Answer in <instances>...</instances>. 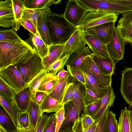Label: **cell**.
<instances>
[{
	"mask_svg": "<svg viewBox=\"0 0 132 132\" xmlns=\"http://www.w3.org/2000/svg\"><path fill=\"white\" fill-rule=\"evenodd\" d=\"M67 132H73L72 130H71V131H69Z\"/></svg>",
	"mask_w": 132,
	"mask_h": 132,
	"instance_id": "cell-59",
	"label": "cell"
},
{
	"mask_svg": "<svg viewBox=\"0 0 132 132\" xmlns=\"http://www.w3.org/2000/svg\"><path fill=\"white\" fill-rule=\"evenodd\" d=\"M84 85L85 88L84 98V106L93 103L100 98L86 85Z\"/></svg>",
	"mask_w": 132,
	"mask_h": 132,
	"instance_id": "cell-43",
	"label": "cell"
},
{
	"mask_svg": "<svg viewBox=\"0 0 132 132\" xmlns=\"http://www.w3.org/2000/svg\"><path fill=\"white\" fill-rule=\"evenodd\" d=\"M61 0H24L26 8L30 9H40L49 7L53 4H60Z\"/></svg>",
	"mask_w": 132,
	"mask_h": 132,
	"instance_id": "cell-34",
	"label": "cell"
},
{
	"mask_svg": "<svg viewBox=\"0 0 132 132\" xmlns=\"http://www.w3.org/2000/svg\"><path fill=\"white\" fill-rule=\"evenodd\" d=\"M52 12L49 7L36 9L26 8L23 16L33 24L37 30V22L39 17L43 15H50Z\"/></svg>",
	"mask_w": 132,
	"mask_h": 132,
	"instance_id": "cell-29",
	"label": "cell"
},
{
	"mask_svg": "<svg viewBox=\"0 0 132 132\" xmlns=\"http://www.w3.org/2000/svg\"><path fill=\"white\" fill-rule=\"evenodd\" d=\"M73 79V77L69 73L64 78L58 79L53 90L49 95L58 101L61 105L68 84L72 81Z\"/></svg>",
	"mask_w": 132,
	"mask_h": 132,
	"instance_id": "cell-20",
	"label": "cell"
},
{
	"mask_svg": "<svg viewBox=\"0 0 132 132\" xmlns=\"http://www.w3.org/2000/svg\"><path fill=\"white\" fill-rule=\"evenodd\" d=\"M36 54L22 39L15 42H0V70L18 63H25Z\"/></svg>",
	"mask_w": 132,
	"mask_h": 132,
	"instance_id": "cell-1",
	"label": "cell"
},
{
	"mask_svg": "<svg viewBox=\"0 0 132 132\" xmlns=\"http://www.w3.org/2000/svg\"><path fill=\"white\" fill-rule=\"evenodd\" d=\"M17 132H36V130L29 127L24 128L18 126Z\"/></svg>",
	"mask_w": 132,
	"mask_h": 132,
	"instance_id": "cell-54",
	"label": "cell"
},
{
	"mask_svg": "<svg viewBox=\"0 0 132 132\" xmlns=\"http://www.w3.org/2000/svg\"><path fill=\"white\" fill-rule=\"evenodd\" d=\"M116 114L111 111H109L107 118V132H118V123Z\"/></svg>",
	"mask_w": 132,
	"mask_h": 132,
	"instance_id": "cell-41",
	"label": "cell"
},
{
	"mask_svg": "<svg viewBox=\"0 0 132 132\" xmlns=\"http://www.w3.org/2000/svg\"><path fill=\"white\" fill-rule=\"evenodd\" d=\"M88 12L77 0H70L67 2L63 14L65 19L69 22L78 27L82 22Z\"/></svg>",
	"mask_w": 132,
	"mask_h": 132,
	"instance_id": "cell-6",
	"label": "cell"
},
{
	"mask_svg": "<svg viewBox=\"0 0 132 132\" xmlns=\"http://www.w3.org/2000/svg\"><path fill=\"white\" fill-rule=\"evenodd\" d=\"M102 98H100L93 103L84 106L83 108L84 113L91 116L93 118L100 109Z\"/></svg>",
	"mask_w": 132,
	"mask_h": 132,
	"instance_id": "cell-39",
	"label": "cell"
},
{
	"mask_svg": "<svg viewBox=\"0 0 132 132\" xmlns=\"http://www.w3.org/2000/svg\"><path fill=\"white\" fill-rule=\"evenodd\" d=\"M18 126L24 128L29 127V120L26 111L20 113L18 116Z\"/></svg>",
	"mask_w": 132,
	"mask_h": 132,
	"instance_id": "cell-51",
	"label": "cell"
},
{
	"mask_svg": "<svg viewBox=\"0 0 132 132\" xmlns=\"http://www.w3.org/2000/svg\"><path fill=\"white\" fill-rule=\"evenodd\" d=\"M37 31L44 41L49 46L52 44L51 34L47 20V15H41L37 22Z\"/></svg>",
	"mask_w": 132,
	"mask_h": 132,
	"instance_id": "cell-25",
	"label": "cell"
},
{
	"mask_svg": "<svg viewBox=\"0 0 132 132\" xmlns=\"http://www.w3.org/2000/svg\"><path fill=\"white\" fill-rule=\"evenodd\" d=\"M115 98V95L111 86L106 94L102 98L100 109L93 118L95 122H98L105 111L112 106Z\"/></svg>",
	"mask_w": 132,
	"mask_h": 132,
	"instance_id": "cell-24",
	"label": "cell"
},
{
	"mask_svg": "<svg viewBox=\"0 0 132 132\" xmlns=\"http://www.w3.org/2000/svg\"><path fill=\"white\" fill-rule=\"evenodd\" d=\"M0 92L9 97L13 98L17 92L0 77Z\"/></svg>",
	"mask_w": 132,
	"mask_h": 132,
	"instance_id": "cell-42",
	"label": "cell"
},
{
	"mask_svg": "<svg viewBox=\"0 0 132 132\" xmlns=\"http://www.w3.org/2000/svg\"><path fill=\"white\" fill-rule=\"evenodd\" d=\"M119 14L117 13L107 12L92 11L86 15L82 22L78 28L84 33L89 29L107 22L117 21Z\"/></svg>",
	"mask_w": 132,
	"mask_h": 132,
	"instance_id": "cell-4",
	"label": "cell"
},
{
	"mask_svg": "<svg viewBox=\"0 0 132 132\" xmlns=\"http://www.w3.org/2000/svg\"><path fill=\"white\" fill-rule=\"evenodd\" d=\"M47 95L44 92L37 91L34 95H32L36 103L41 106L43 100Z\"/></svg>",
	"mask_w": 132,
	"mask_h": 132,
	"instance_id": "cell-53",
	"label": "cell"
},
{
	"mask_svg": "<svg viewBox=\"0 0 132 132\" xmlns=\"http://www.w3.org/2000/svg\"><path fill=\"white\" fill-rule=\"evenodd\" d=\"M125 43L119 36L115 27L109 42L106 45L110 56L116 63L123 58Z\"/></svg>",
	"mask_w": 132,
	"mask_h": 132,
	"instance_id": "cell-8",
	"label": "cell"
},
{
	"mask_svg": "<svg viewBox=\"0 0 132 132\" xmlns=\"http://www.w3.org/2000/svg\"><path fill=\"white\" fill-rule=\"evenodd\" d=\"M84 38L86 44L95 56L99 58H112L106 45L98 38L93 36L85 35Z\"/></svg>",
	"mask_w": 132,
	"mask_h": 132,
	"instance_id": "cell-15",
	"label": "cell"
},
{
	"mask_svg": "<svg viewBox=\"0 0 132 132\" xmlns=\"http://www.w3.org/2000/svg\"><path fill=\"white\" fill-rule=\"evenodd\" d=\"M14 21L12 0L0 1V26L4 28L12 26Z\"/></svg>",
	"mask_w": 132,
	"mask_h": 132,
	"instance_id": "cell-17",
	"label": "cell"
},
{
	"mask_svg": "<svg viewBox=\"0 0 132 132\" xmlns=\"http://www.w3.org/2000/svg\"><path fill=\"white\" fill-rule=\"evenodd\" d=\"M48 73L47 70L45 69L42 71L32 80L28 85L32 95L36 92L42 80Z\"/></svg>",
	"mask_w": 132,
	"mask_h": 132,
	"instance_id": "cell-40",
	"label": "cell"
},
{
	"mask_svg": "<svg viewBox=\"0 0 132 132\" xmlns=\"http://www.w3.org/2000/svg\"><path fill=\"white\" fill-rule=\"evenodd\" d=\"M67 71L73 77L77 80L83 85L86 84L84 76L80 70L68 65H66Z\"/></svg>",
	"mask_w": 132,
	"mask_h": 132,
	"instance_id": "cell-44",
	"label": "cell"
},
{
	"mask_svg": "<svg viewBox=\"0 0 132 132\" xmlns=\"http://www.w3.org/2000/svg\"><path fill=\"white\" fill-rule=\"evenodd\" d=\"M0 126L7 132H17L18 127L9 113L0 106Z\"/></svg>",
	"mask_w": 132,
	"mask_h": 132,
	"instance_id": "cell-30",
	"label": "cell"
},
{
	"mask_svg": "<svg viewBox=\"0 0 132 132\" xmlns=\"http://www.w3.org/2000/svg\"><path fill=\"white\" fill-rule=\"evenodd\" d=\"M49 117L47 114H43L39 120L36 132H44L48 122Z\"/></svg>",
	"mask_w": 132,
	"mask_h": 132,
	"instance_id": "cell-52",
	"label": "cell"
},
{
	"mask_svg": "<svg viewBox=\"0 0 132 132\" xmlns=\"http://www.w3.org/2000/svg\"><path fill=\"white\" fill-rule=\"evenodd\" d=\"M131 45L132 46V43H131Z\"/></svg>",
	"mask_w": 132,
	"mask_h": 132,
	"instance_id": "cell-60",
	"label": "cell"
},
{
	"mask_svg": "<svg viewBox=\"0 0 132 132\" xmlns=\"http://www.w3.org/2000/svg\"><path fill=\"white\" fill-rule=\"evenodd\" d=\"M109 109L106 110L98 122L95 132H107L108 113Z\"/></svg>",
	"mask_w": 132,
	"mask_h": 132,
	"instance_id": "cell-46",
	"label": "cell"
},
{
	"mask_svg": "<svg viewBox=\"0 0 132 132\" xmlns=\"http://www.w3.org/2000/svg\"><path fill=\"white\" fill-rule=\"evenodd\" d=\"M117 2L132 8V0H115Z\"/></svg>",
	"mask_w": 132,
	"mask_h": 132,
	"instance_id": "cell-55",
	"label": "cell"
},
{
	"mask_svg": "<svg viewBox=\"0 0 132 132\" xmlns=\"http://www.w3.org/2000/svg\"><path fill=\"white\" fill-rule=\"evenodd\" d=\"M80 70L85 77L86 84L99 98H102L106 94L110 87L104 86L99 84L92 75L87 67L82 63Z\"/></svg>",
	"mask_w": 132,
	"mask_h": 132,
	"instance_id": "cell-16",
	"label": "cell"
},
{
	"mask_svg": "<svg viewBox=\"0 0 132 132\" xmlns=\"http://www.w3.org/2000/svg\"><path fill=\"white\" fill-rule=\"evenodd\" d=\"M69 73L68 71L63 70L59 72L56 76L57 79H59L64 78Z\"/></svg>",
	"mask_w": 132,
	"mask_h": 132,
	"instance_id": "cell-56",
	"label": "cell"
},
{
	"mask_svg": "<svg viewBox=\"0 0 132 132\" xmlns=\"http://www.w3.org/2000/svg\"><path fill=\"white\" fill-rule=\"evenodd\" d=\"M0 77L17 92L22 90L28 85L25 83L15 65L9 66L0 70Z\"/></svg>",
	"mask_w": 132,
	"mask_h": 132,
	"instance_id": "cell-7",
	"label": "cell"
},
{
	"mask_svg": "<svg viewBox=\"0 0 132 132\" xmlns=\"http://www.w3.org/2000/svg\"><path fill=\"white\" fill-rule=\"evenodd\" d=\"M21 26L34 34H36L37 32V30L33 24L23 16L18 21V26L19 29Z\"/></svg>",
	"mask_w": 132,
	"mask_h": 132,
	"instance_id": "cell-47",
	"label": "cell"
},
{
	"mask_svg": "<svg viewBox=\"0 0 132 132\" xmlns=\"http://www.w3.org/2000/svg\"><path fill=\"white\" fill-rule=\"evenodd\" d=\"M0 105L9 113L18 127V116L21 112L18 109L14 98L9 97L0 92Z\"/></svg>",
	"mask_w": 132,
	"mask_h": 132,
	"instance_id": "cell-19",
	"label": "cell"
},
{
	"mask_svg": "<svg viewBox=\"0 0 132 132\" xmlns=\"http://www.w3.org/2000/svg\"><path fill=\"white\" fill-rule=\"evenodd\" d=\"M73 80L68 85L65 93L62 105L70 101L75 92L80 86L81 83L77 84L75 82V79L73 77Z\"/></svg>",
	"mask_w": 132,
	"mask_h": 132,
	"instance_id": "cell-38",
	"label": "cell"
},
{
	"mask_svg": "<svg viewBox=\"0 0 132 132\" xmlns=\"http://www.w3.org/2000/svg\"><path fill=\"white\" fill-rule=\"evenodd\" d=\"M0 132H7L1 126H0Z\"/></svg>",
	"mask_w": 132,
	"mask_h": 132,
	"instance_id": "cell-57",
	"label": "cell"
},
{
	"mask_svg": "<svg viewBox=\"0 0 132 132\" xmlns=\"http://www.w3.org/2000/svg\"><path fill=\"white\" fill-rule=\"evenodd\" d=\"M62 106L58 101L47 95L41 106V115L44 112L50 113L56 112L59 110Z\"/></svg>",
	"mask_w": 132,
	"mask_h": 132,
	"instance_id": "cell-32",
	"label": "cell"
},
{
	"mask_svg": "<svg viewBox=\"0 0 132 132\" xmlns=\"http://www.w3.org/2000/svg\"><path fill=\"white\" fill-rule=\"evenodd\" d=\"M70 56L67 55L60 58L53 63L47 69L48 73L56 76L59 72L64 70L65 65Z\"/></svg>",
	"mask_w": 132,
	"mask_h": 132,
	"instance_id": "cell-36",
	"label": "cell"
},
{
	"mask_svg": "<svg viewBox=\"0 0 132 132\" xmlns=\"http://www.w3.org/2000/svg\"><path fill=\"white\" fill-rule=\"evenodd\" d=\"M91 56L95 64L105 74L111 75L114 74L116 63L112 58H98L93 54Z\"/></svg>",
	"mask_w": 132,
	"mask_h": 132,
	"instance_id": "cell-28",
	"label": "cell"
},
{
	"mask_svg": "<svg viewBox=\"0 0 132 132\" xmlns=\"http://www.w3.org/2000/svg\"><path fill=\"white\" fill-rule=\"evenodd\" d=\"M26 111L29 120V127L36 130L39 120L42 116L41 106L36 103L32 95Z\"/></svg>",
	"mask_w": 132,
	"mask_h": 132,
	"instance_id": "cell-21",
	"label": "cell"
},
{
	"mask_svg": "<svg viewBox=\"0 0 132 132\" xmlns=\"http://www.w3.org/2000/svg\"><path fill=\"white\" fill-rule=\"evenodd\" d=\"M29 38L24 40L42 60L48 55L49 47L40 37L38 31L35 34L30 32Z\"/></svg>",
	"mask_w": 132,
	"mask_h": 132,
	"instance_id": "cell-18",
	"label": "cell"
},
{
	"mask_svg": "<svg viewBox=\"0 0 132 132\" xmlns=\"http://www.w3.org/2000/svg\"><path fill=\"white\" fill-rule=\"evenodd\" d=\"M93 54L88 47H85L81 51L70 55L65 65H68L80 70L86 58Z\"/></svg>",
	"mask_w": 132,
	"mask_h": 132,
	"instance_id": "cell-27",
	"label": "cell"
},
{
	"mask_svg": "<svg viewBox=\"0 0 132 132\" xmlns=\"http://www.w3.org/2000/svg\"><path fill=\"white\" fill-rule=\"evenodd\" d=\"M65 44H52L49 46L48 55L42 60L45 69L61 57Z\"/></svg>",
	"mask_w": 132,
	"mask_h": 132,
	"instance_id": "cell-23",
	"label": "cell"
},
{
	"mask_svg": "<svg viewBox=\"0 0 132 132\" xmlns=\"http://www.w3.org/2000/svg\"><path fill=\"white\" fill-rule=\"evenodd\" d=\"M84 36V33L78 28L65 43L61 57L67 55L70 56L84 48L86 44Z\"/></svg>",
	"mask_w": 132,
	"mask_h": 132,
	"instance_id": "cell-9",
	"label": "cell"
},
{
	"mask_svg": "<svg viewBox=\"0 0 132 132\" xmlns=\"http://www.w3.org/2000/svg\"><path fill=\"white\" fill-rule=\"evenodd\" d=\"M116 28L119 36L125 43H132V11L122 14Z\"/></svg>",
	"mask_w": 132,
	"mask_h": 132,
	"instance_id": "cell-10",
	"label": "cell"
},
{
	"mask_svg": "<svg viewBox=\"0 0 132 132\" xmlns=\"http://www.w3.org/2000/svg\"><path fill=\"white\" fill-rule=\"evenodd\" d=\"M91 56L87 57L83 63L99 84L106 87H110L111 86L112 75H107L103 72L95 64Z\"/></svg>",
	"mask_w": 132,
	"mask_h": 132,
	"instance_id": "cell-12",
	"label": "cell"
},
{
	"mask_svg": "<svg viewBox=\"0 0 132 132\" xmlns=\"http://www.w3.org/2000/svg\"><path fill=\"white\" fill-rule=\"evenodd\" d=\"M128 108H129V110L132 111V102L129 105Z\"/></svg>",
	"mask_w": 132,
	"mask_h": 132,
	"instance_id": "cell-58",
	"label": "cell"
},
{
	"mask_svg": "<svg viewBox=\"0 0 132 132\" xmlns=\"http://www.w3.org/2000/svg\"><path fill=\"white\" fill-rule=\"evenodd\" d=\"M121 74L120 90L123 99L129 105L132 102V68L125 67Z\"/></svg>",
	"mask_w": 132,
	"mask_h": 132,
	"instance_id": "cell-14",
	"label": "cell"
},
{
	"mask_svg": "<svg viewBox=\"0 0 132 132\" xmlns=\"http://www.w3.org/2000/svg\"><path fill=\"white\" fill-rule=\"evenodd\" d=\"M88 12L101 11L123 14L132 11V8L114 0H77Z\"/></svg>",
	"mask_w": 132,
	"mask_h": 132,
	"instance_id": "cell-3",
	"label": "cell"
},
{
	"mask_svg": "<svg viewBox=\"0 0 132 132\" xmlns=\"http://www.w3.org/2000/svg\"><path fill=\"white\" fill-rule=\"evenodd\" d=\"M82 127L86 131L95 123L94 119L91 116L85 114H82L80 117Z\"/></svg>",
	"mask_w": 132,
	"mask_h": 132,
	"instance_id": "cell-49",
	"label": "cell"
},
{
	"mask_svg": "<svg viewBox=\"0 0 132 132\" xmlns=\"http://www.w3.org/2000/svg\"><path fill=\"white\" fill-rule=\"evenodd\" d=\"M21 39L13 29L0 30V42H15Z\"/></svg>",
	"mask_w": 132,
	"mask_h": 132,
	"instance_id": "cell-37",
	"label": "cell"
},
{
	"mask_svg": "<svg viewBox=\"0 0 132 132\" xmlns=\"http://www.w3.org/2000/svg\"><path fill=\"white\" fill-rule=\"evenodd\" d=\"M82 85L81 84L75 91L70 101L75 105L80 115L84 106V98L85 92V88L84 89L83 87L84 85Z\"/></svg>",
	"mask_w": 132,
	"mask_h": 132,
	"instance_id": "cell-35",
	"label": "cell"
},
{
	"mask_svg": "<svg viewBox=\"0 0 132 132\" xmlns=\"http://www.w3.org/2000/svg\"><path fill=\"white\" fill-rule=\"evenodd\" d=\"M32 96V94L28 85L15 94L14 99L21 112H23L26 111Z\"/></svg>",
	"mask_w": 132,
	"mask_h": 132,
	"instance_id": "cell-22",
	"label": "cell"
},
{
	"mask_svg": "<svg viewBox=\"0 0 132 132\" xmlns=\"http://www.w3.org/2000/svg\"><path fill=\"white\" fill-rule=\"evenodd\" d=\"M15 65L25 83L28 85L35 77L45 69L42 60L36 54L26 63Z\"/></svg>",
	"mask_w": 132,
	"mask_h": 132,
	"instance_id": "cell-5",
	"label": "cell"
},
{
	"mask_svg": "<svg viewBox=\"0 0 132 132\" xmlns=\"http://www.w3.org/2000/svg\"><path fill=\"white\" fill-rule=\"evenodd\" d=\"M58 80L56 76L48 73L42 80L36 91L43 92L50 94L53 90Z\"/></svg>",
	"mask_w": 132,
	"mask_h": 132,
	"instance_id": "cell-31",
	"label": "cell"
},
{
	"mask_svg": "<svg viewBox=\"0 0 132 132\" xmlns=\"http://www.w3.org/2000/svg\"><path fill=\"white\" fill-rule=\"evenodd\" d=\"M49 118L47 124L43 132H55L56 118L55 113L49 116Z\"/></svg>",
	"mask_w": 132,
	"mask_h": 132,
	"instance_id": "cell-50",
	"label": "cell"
},
{
	"mask_svg": "<svg viewBox=\"0 0 132 132\" xmlns=\"http://www.w3.org/2000/svg\"><path fill=\"white\" fill-rule=\"evenodd\" d=\"M115 23L113 22L104 23L91 28L84 33L96 37L106 45L115 27Z\"/></svg>",
	"mask_w": 132,
	"mask_h": 132,
	"instance_id": "cell-11",
	"label": "cell"
},
{
	"mask_svg": "<svg viewBox=\"0 0 132 132\" xmlns=\"http://www.w3.org/2000/svg\"><path fill=\"white\" fill-rule=\"evenodd\" d=\"M98 122H95L89 129L86 131L83 128L80 117H79L75 122L72 128V130L73 132H95Z\"/></svg>",
	"mask_w": 132,
	"mask_h": 132,
	"instance_id": "cell-45",
	"label": "cell"
},
{
	"mask_svg": "<svg viewBox=\"0 0 132 132\" xmlns=\"http://www.w3.org/2000/svg\"><path fill=\"white\" fill-rule=\"evenodd\" d=\"M47 20L51 32L52 44H65L78 29L69 22L63 14L52 12L47 15Z\"/></svg>",
	"mask_w": 132,
	"mask_h": 132,
	"instance_id": "cell-2",
	"label": "cell"
},
{
	"mask_svg": "<svg viewBox=\"0 0 132 132\" xmlns=\"http://www.w3.org/2000/svg\"><path fill=\"white\" fill-rule=\"evenodd\" d=\"M56 118L55 132H58L64 119V105L61 108L55 113Z\"/></svg>",
	"mask_w": 132,
	"mask_h": 132,
	"instance_id": "cell-48",
	"label": "cell"
},
{
	"mask_svg": "<svg viewBox=\"0 0 132 132\" xmlns=\"http://www.w3.org/2000/svg\"><path fill=\"white\" fill-rule=\"evenodd\" d=\"M64 119L58 132H67L72 130L76 120L79 117L75 105L69 101L64 105Z\"/></svg>",
	"mask_w": 132,
	"mask_h": 132,
	"instance_id": "cell-13",
	"label": "cell"
},
{
	"mask_svg": "<svg viewBox=\"0 0 132 132\" xmlns=\"http://www.w3.org/2000/svg\"><path fill=\"white\" fill-rule=\"evenodd\" d=\"M118 129V132H132V111L126 106L121 111Z\"/></svg>",
	"mask_w": 132,
	"mask_h": 132,
	"instance_id": "cell-26",
	"label": "cell"
},
{
	"mask_svg": "<svg viewBox=\"0 0 132 132\" xmlns=\"http://www.w3.org/2000/svg\"><path fill=\"white\" fill-rule=\"evenodd\" d=\"M14 21L12 28L15 31L19 29L18 26L19 21L23 16L24 10L26 9L24 0H12Z\"/></svg>",
	"mask_w": 132,
	"mask_h": 132,
	"instance_id": "cell-33",
	"label": "cell"
}]
</instances>
